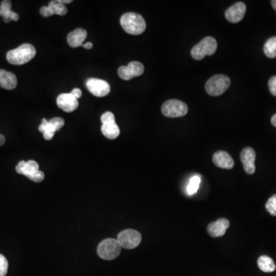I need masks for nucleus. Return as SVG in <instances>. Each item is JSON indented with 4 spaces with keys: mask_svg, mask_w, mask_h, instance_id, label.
I'll list each match as a JSON object with an SVG mask.
<instances>
[{
    "mask_svg": "<svg viewBox=\"0 0 276 276\" xmlns=\"http://www.w3.org/2000/svg\"><path fill=\"white\" fill-rule=\"evenodd\" d=\"M36 55V48L33 45L26 43L17 49L9 51L7 59L12 65H21L31 61Z\"/></svg>",
    "mask_w": 276,
    "mask_h": 276,
    "instance_id": "obj_1",
    "label": "nucleus"
},
{
    "mask_svg": "<svg viewBox=\"0 0 276 276\" xmlns=\"http://www.w3.org/2000/svg\"><path fill=\"white\" fill-rule=\"evenodd\" d=\"M120 25L123 30L130 35L142 34L146 30L145 19L135 13H127L120 17Z\"/></svg>",
    "mask_w": 276,
    "mask_h": 276,
    "instance_id": "obj_2",
    "label": "nucleus"
},
{
    "mask_svg": "<svg viewBox=\"0 0 276 276\" xmlns=\"http://www.w3.org/2000/svg\"><path fill=\"white\" fill-rule=\"evenodd\" d=\"M230 84V79L226 75H214L206 81L205 88L210 95L219 96L227 91Z\"/></svg>",
    "mask_w": 276,
    "mask_h": 276,
    "instance_id": "obj_3",
    "label": "nucleus"
},
{
    "mask_svg": "<svg viewBox=\"0 0 276 276\" xmlns=\"http://www.w3.org/2000/svg\"><path fill=\"white\" fill-rule=\"evenodd\" d=\"M216 49L217 43L216 39L211 36H207L192 49V57L195 60H202L206 55L215 54Z\"/></svg>",
    "mask_w": 276,
    "mask_h": 276,
    "instance_id": "obj_4",
    "label": "nucleus"
},
{
    "mask_svg": "<svg viewBox=\"0 0 276 276\" xmlns=\"http://www.w3.org/2000/svg\"><path fill=\"white\" fill-rule=\"evenodd\" d=\"M121 246L117 239H106L101 242L98 245V255L103 259L112 260L120 255Z\"/></svg>",
    "mask_w": 276,
    "mask_h": 276,
    "instance_id": "obj_5",
    "label": "nucleus"
},
{
    "mask_svg": "<svg viewBox=\"0 0 276 276\" xmlns=\"http://www.w3.org/2000/svg\"><path fill=\"white\" fill-rule=\"evenodd\" d=\"M161 111L166 117H184L188 112V107L185 103L179 100H168L163 104Z\"/></svg>",
    "mask_w": 276,
    "mask_h": 276,
    "instance_id": "obj_6",
    "label": "nucleus"
},
{
    "mask_svg": "<svg viewBox=\"0 0 276 276\" xmlns=\"http://www.w3.org/2000/svg\"><path fill=\"white\" fill-rule=\"evenodd\" d=\"M102 126H101V132L106 137L114 140L120 135V129L115 122V117L114 114L107 111L102 114L101 117Z\"/></svg>",
    "mask_w": 276,
    "mask_h": 276,
    "instance_id": "obj_7",
    "label": "nucleus"
},
{
    "mask_svg": "<svg viewBox=\"0 0 276 276\" xmlns=\"http://www.w3.org/2000/svg\"><path fill=\"white\" fill-rule=\"evenodd\" d=\"M121 248L132 249L140 245L142 242V235L133 229H125L118 234L117 238Z\"/></svg>",
    "mask_w": 276,
    "mask_h": 276,
    "instance_id": "obj_8",
    "label": "nucleus"
},
{
    "mask_svg": "<svg viewBox=\"0 0 276 276\" xmlns=\"http://www.w3.org/2000/svg\"><path fill=\"white\" fill-rule=\"evenodd\" d=\"M145 72L143 64L139 62H131L127 66L118 68V75L121 79L128 81L134 77L141 76Z\"/></svg>",
    "mask_w": 276,
    "mask_h": 276,
    "instance_id": "obj_9",
    "label": "nucleus"
},
{
    "mask_svg": "<svg viewBox=\"0 0 276 276\" xmlns=\"http://www.w3.org/2000/svg\"><path fill=\"white\" fill-rule=\"evenodd\" d=\"M86 86L88 91L96 97H104L110 91L108 83L98 78H91L87 80Z\"/></svg>",
    "mask_w": 276,
    "mask_h": 276,
    "instance_id": "obj_10",
    "label": "nucleus"
},
{
    "mask_svg": "<svg viewBox=\"0 0 276 276\" xmlns=\"http://www.w3.org/2000/svg\"><path fill=\"white\" fill-rule=\"evenodd\" d=\"M245 12V4L242 2L236 3L226 10L225 17L229 23H237L244 18Z\"/></svg>",
    "mask_w": 276,
    "mask_h": 276,
    "instance_id": "obj_11",
    "label": "nucleus"
},
{
    "mask_svg": "<svg viewBox=\"0 0 276 276\" xmlns=\"http://www.w3.org/2000/svg\"><path fill=\"white\" fill-rule=\"evenodd\" d=\"M255 151L251 148H244L241 153V161L243 164L244 170L248 174H253L255 171Z\"/></svg>",
    "mask_w": 276,
    "mask_h": 276,
    "instance_id": "obj_12",
    "label": "nucleus"
},
{
    "mask_svg": "<svg viewBox=\"0 0 276 276\" xmlns=\"http://www.w3.org/2000/svg\"><path fill=\"white\" fill-rule=\"evenodd\" d=\"M57 105L65 112H72L78 107V101L71 93L61 94L57 98Z\"/></svg>",
    "mask_w": 276,
    "mask_h": 276,
    "instance_id": "obj_13",
    "label": "nucleus"
},
{
    "mask_svg": "<svg viewBox=\"0 0 276 276\" xmlns=\"http://www.w3.org/2000/svg\"><path fill=\"white\" fill-rule=\"evenodd\" d=\"M229 226V221L224 218H221L209 225L207 232L212 237H221L224 236Z\"/></svg>",
    "mask_w": 276,
    "mask_h": 276,
    "instance_id": "obj_14",
    "label": "nucleus"
},
{
    "mask_svg": "<svg viewBox=\"0 0 276 276\" xmlns=\"http://www.w3.org/2000/svg\"><path fill=\"white\" fill-rule=\"evenodd\" d=\"M213 163L218 168L230 170L234 167V161L232 157L226 151H219L216 152L213 157Z\"/></svg>",
    "mask_w": 276,
    "mask_h": 276,
    "instance_id": "obj_15",
    "label": "nucleus"
},
{
    "mask_svg": "<svg viewBox=\"0 0 276 276\" xmlns=\"http://www.w3.org/2000/svg\"><path fill=\"white\" fill-rule=\"evenodd\" d=\"M16 171L18 174L26 176L29 178L30 176L39 171V164L35 161H29L27 162L22 161L17 164Z\"/></svg>",
    "mask_w": 276,
    "mask_h": 276,
    "instance_id": "obj_16",
    "label": "nucleus"
},
{
    "mask_svg": "<svg viewBox=\"0 0 276 276\" xmlns=\"http://www.w3.org/2000/svg\"><path fill=\"white\" fill-rule=\"evenodd\" d=\"M86 30H83V29H77V30L71 32L68 35L67 41H68V45L71 47L77 48L82 46L83 43L86 39Z\"/></svg>",
    "mask_w": 276,
    "mask_h": 276,
    "instance_id": "obj_17",
    "label": "nucleus"
},
{
    "mask_svg": "<svg viewBox=\"0 0 276 276\" xmlns=\"http://www.w3.org/2000/svg\"><path fill=\"white\" fill-rule=\"evenodd\" d=\"M17 86V78L13 72L0 69V87L7 90H13Z\"/></svg>",
    "mask_w": 276,
    "mask_h": 276,
    "instance_id": "obj_18",
    "label": "nucleus"
},
{
    "mask_svg": "<svg viewBox=\"0 0 276 276\" xmlns=\"http://www.w3.org/2000/svg\"><path fill=\"white\" fill-rule=\"evenodd\" d=\"M258 265L264 272H272L275 270V264L272 258L267 255H261L258 258Z\"/></svg>",
    "mask_w": 276,
    "mask_h": 276,
    "instance_id": "obj_19",
    "label": "nucleus"
},
{
    "mask_svg": "<svg viewBox=\"0 0 276 276\" xmlns=\"http://www.w3.org/2000/svg\"><path fill=\"white\" fill-rule=\"evenodd\" d=\"M39 131L43 133L45 139L47 141L52 140L55 132L57 131L50 121H48L46 118H43L42 120V124L39 126Z\"/></svg>",
    "mask_w": 276,
    "mask_h": 276,
    "instance_id": "obj_20",
    "label": "nucleus"
},
{
    "mask_svg": "<svg viewBox=\"0 0 276 276\" xmlns=\"http://www.w3.org/2000/svg\"><path fill=\"white\" fill-rule=\"evenodd\" d=\"M264 52L269 59L276 58V36L270 38L264 46Z\"/></svg>",
    "mask_w": 276,
    "mask_h": 276,
    "instance_id": "obj_21",
    "label": "nucleus"
},
{
    "mask_svg": "<svg viewBox=\"0 0 276 276\" xmlns=\"http://www.w3.org/2000/svg\"><path fill=\"white\" fill-rule=\"evenodd\" d=\"M48 7L52 10L53 15L56 14V15L59 16H65L68 13V10H67L65 6L60 4L59 1H56V0L49 2Z\"/></svg>",
    "mask_w": 276,
    "mask_h": 276,
    "instance_id": "obj_22",
    "label": "nucleus"
},
{
    "mask_svg": "<svg viewBox=\"0 0 276 276\" xmlns=\"http://www.w3.org/2000/svg\"><path fill=\"white\" fill-rule=\"evenodd\" d=\"M200 183H201V177L200 175L193 176L190 179V182L187 186V193L189 195H193L198 191Z\"/></svg>",
    "mask_w": 276,
    "mask_h": 276,
    "instance_id": "obj_23",
    "label": "nucleus"
},
{
    "mask_svg": "<svg viewBox=\"0 0 276 276\" xmlns=\"http://www.w3.org/2000/svg\"><path fill=\"white\" fill-rule=\"evenodd\" d=\"M265 208L270 214L276 216V194L268 199L265 204Z\"/></svg>",
    "mask_w": 276,
    "mask_h": 276,
    "instance_id": "obj_24",
    "label": "nucleus"
},
{
    "mask_svg": "<svg viewBox=\"0 0 276 276\" xmlns=\"http://www.w3.org/2000/svg\"><path fill=\"white\" fill-rule=\"evenodd\" d=\"M9 263L7 258L0 254V276H6L8 271Z\"/></svg>",
    "mask_w": 276,
    "mask_h": 276,
    "instance_id": "obj_25",
    "label": "nucleus"
},
{
    "mask_svg": "<svg viewBox=\"0 0 276 276\" xmlns=\"http://www.w3.org/2000/svg\"><path fill=\"white\" fill-rule=\"evenodd\" d=\"M12 8V3L8 0H4L1 3V5H0V17H4L6 14L10 13Z\"/></svg>",
    "mask_w": 276,
    "mask_h": 276,
    "instance_id": "obj_26",
    "label": "nucleus"
},
{
    "mask_svg": "<svg viewBox=\"0 0 276 276\" xmlns=\"http://www.w3.org/2000/svg\"><path fill=\"white\" fill-rule=\"evenodd\" d=\"M50 123L55 127V130H59V129L62 128L65 124V120L62 118V117H54V118L51 119Z\"/></svg>",
    "mask_w": 276,
    "mask_h": 276,
    "instance_id": "obj_27",
    "label": "nucleus"
},
{
    "mask_svg": "<svg viewBox=\"0 0 276 276\" xmlns=\"http://www.w3.org/2000/svg\"><path fill=\"white\" fill-rule=\"evenodd\" d=\"M4 22L5 23H9L11 20H14V21H18L20 20V16L17 13H14V12L10 11V13H7L4 16Z\"/></svg>",
    "mask_w": 276,
    "mask_h": 276,
    "instance_id": "obj_28",
    "label": "nucleus"
},
{
    "mask_svg": "<svg viewBox=\"0 0 276 276\" xmlns=\"http://www.w3.org/2000/svg\"><path fill=\"white\" fill-rule=\"evenodd\" d=\"M44 173L41 171H37V172L35 173L34 174L29 177V179H30L31 181H34V182H41V181H43L44 180Z\"/></svg>",
    "mask_w": 276,
    "mask_h": 276,
    "instance_id": "obj_29",
    "label": "nucleus"
},
{
    "mask_svg": "<svg viewBox=\"0 0 276 276\" xmlns=\"http://www.w3.org/2000/svg\"><path fill=\"white\" fill-rule=\"evenodd\" d=\"M268 88L273 96H276V75L271 77L268 81Z\"/></svg>",
    "mask_w": 276,
    "mask_h": 276,
    "instance_id": "obj_30",
    "label": "nucleus"
},
{
    "mask_svg": "<svg viewBox=\"0 0 276 276\" xmlns=\"http://www.w3.org/2000/svg\"><path fill=\"white\" fill-rule=\"evenodd\" d=\"M40 14L44 17H52L53 15L52 10L49 7H43L40 10Z\"/></svg>",
    "mask_w": 276,
    "mask_h": 276,
    "instance_id": "obj_31",
    "label": "nucleus"
},
{
    "mask_svg": "<svg viewBox=\"0 0 276 276\" xmlns=\"http://www.w3.org/2000/svg\"><path fill=\"white\" fill-rule=\"evenodd\" d=\"M71 94H72L76 99H78V98H81L82 92H81L79 88H75V89L72 90Z\"/></svg>",
    "mask_w": 276,
    "mask_h": 276,
    "instance_id": "obj_32",
    "label": "nucleus"
},
{
    "mask_svg": "<svg viewBox=\"0 0 276 276\" xmlns=\"http://www.w3.org/2000/svg\"><path fill=\"white\" fill-rule=\"evenodd\" d=\"M83 47L86 49H92L93 44L91 43H86L85 44L83 45Z\"/></svg>",
    "mask_w": 276,
    "mask_h": 276,
    "instance_id": "obj_33",
    "label": "nucleus"
},
{
    "mask_svg": "<svg viewBox=\"0 0 276 276\" xmlns=\"http://www.w3.org/2000/svg\"><path fill=\"white\" fill-rule=\"evenodd\" d=\"M271 123L274 127H276V114H274V115L272 116V117H271Z\"/></svg>",
    "mask_w": 276,
    "mask_h": 276,
    "instance_id": "obj_34",
    "label": "nucleus"
},
{
    "mask_svg": "<svg viewBox=\"0 0 276 276\" xmlns=\"http://www.w3.org/2000/svg\"><path fill=\"white\" fill-rule=\"evenodd\" d=\"M5 143V136L4 135L0 134V146L4 145Z\"/></svg>",
    "mask_w": 276,
    "mask_h": 276,
    "instance_id": "obj_35",
    "label": "nucleus"
},
{
    "mask_svg": "<svg viewBox=\"0 0 276 276\" xmlns=\"http://www.w3.org/2000/svg\"><path fill=\"white\" fill-rule=\"evenodd\" d=\"M59 2L62 4H71L72 2V0H59Z\"/></svg>",
    "mask_w": 276,
    "mask_h": 276,
    "instance_id": "obj_36",
    "label": "nucleus"
},
{
    "mask_svg": "<svg viewBox=\"0 0 276 276\" xmlns=\"http://www.w3.org/2000/svg\"><path fill=\"white\" fill-rule=\"evenodd\" d=\"M271 4V6H272L273 9L274 10V11L276 12V0H272Z\"/></svg>",
    "mask_w": 276,
    "mask_h": 276,
    "instance_id": "obj_37",
    "label": "nucleus"
}]
</instances>
